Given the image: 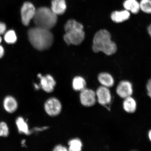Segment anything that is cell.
<instances>
[{"mask_svg":"<svg viewBox=\"0 0 151 151\" xmlns=\"http://www.w3.org/2000/svg\"><path fill=\"white\" fill-rule=\"evenodd\" d=\"M92 50L94 52H101L106 55L111 56L116 53L117 50L116 43L111 39L109 32L106 29H101L94 35Z\"/></svg>","mask_w":151,"mask_h":151,"instance_id":"cell-1","label":"cell"},{"mask_svg":"<svg viewBox=\"0 0 151 151\" xmlns=\"http://www.w3.org/2000/svg\"><path fill=\"white\" fill-rule=\"evenodd\" d=\"M28 35L32 46L39 50L50 48L53 42V36L50 30L37 26L30 28Z\"/></svg>","mask_w":151,"mask_h":151,"instance_id":"cell-2","label":"cell"},{"mask_svg":"<svg viewBox=\"0 0 151 151\" xmlns=\"http://www.w3.org/2000/svg\"><path fill=\"white\" fill-rule=\"evenodd\" d=\"M64 40L68 45H79L84 40L85 33L82 24L74 20H70L65 24Z\"/></svg>","mask_w":151,"mask_h":151,"instance_id":"cell-3","label":"cell"},{"mask_svg":"<svg viewBox=\"0 0 151 151\" xmlns=\"http://www.w3.org/2000/svg\"><path fill=\"white\" fill-rule=\"evenodd\" d=\"M57 19L51 9L42 7L36 9L33 20L36 26L50 30L55 25Z\"/></svg>","mask_w":151,"mask_h":151,"instance_id":"cell-4","label":"cell"},{"mask_svg":"<svg viewBox=\"0 0 151 151\" xmlns=\"http://www.w3.org/2000/svg\"><path fill=\"white\" fill-rule=\"evenodd\" d=\"M36 10L35 6L31 2H24L21 9V15L22 23L24 25H29L30 21L33 19Z\"/></svg>","mask_w":151,"mask_h":151,"instance_id":"cell-5","label":"cell"},{"mask_svg":"<svg viewBox=\"0 0 151 151\" xmlns=\"http://www.w3.org/2000/svg\"><path fill=\"white\" fill-rule=\"evenodd\" d=\"M44 108L45 111L49 116H58L61 113L62 105L59 100L56 98L52 97L46 101Z\"/></svg>","mask_w":151,"mask_h":151,"instance_id":"cell-6","label":"cell"},{"mask_svg":"<svg viewBox=\"0 0 151 151\" xmlns=\"http://www.w3.org/2000/svg\"><path fill=\"white\" fill-rule=\"evenodd\" d=\"M96 93L97 100L101 105L107 106L112 102V94L109 88L101 86L97 88Z\"/></svg>","mask_w":151,"mask_h":151,"instance_id":"cell-7","label":"cell"},{"mask_svg":"<svg viewBox=\"0 0 151 151\" xmlns=\"http://www.w3.org/2000/svg\"><path fill=\"white\" fill-rule=\"evenodd\" d=\"M80 100L81 104L84 106H93L97 101L96 92L89 88H84L81 91Z\"/></svg>","mask_w":151,"mask_h":151,"instance_id":"cell-8","label":"cell"},{"mask_svg":"<svg viewBox=\"0 0 151 151\" xmlns=\"http://www.w3.org/2000/svg\"><path fill=\"white\" fill-rule=\"evenodd\" d=\"M116 92L119 97L122 99L131 96L133 93V84L129 81H121L116 86Z\"/></svg>","mask_w":151,"mask_h":151,"instance_id":"cell-9","label":"cell"},{"mask_svg":"<svg viewBox=\"0 0 151 151\" xmlns=\"http://www.w3.org/2000/svg\"><path fill=\"white\" fill-rule=\"evenodd\" d=\"M37 76L40 79L41 88L45 92L47 93H51L53 91L56 83L51 75H47L42 76L41 74H39Z\"/></svg>","mask_w":151,"mask_h":151,"instance_id":"cell-10","label":"cell"},{"mask_svg":"<svg viewBox=\"0 0 151 151\" xmlns=\"http://www.w3.org/2000/svg\"><path fill=\"white\" fill-rule=\"evenodd\" d=\"M130 16V12L124 9L113 11L111 14L110 18L111 20L114 23H121L129 19Z\"/></svg>","mask_w":151,"mask_h":151,"instance_id":"cell-11","label":"cell"},{"mask_svg":"<svg viewBox=\"0 0 151 151\" xmlns=\"http://www.w3.org/2000/svg\"><path fill=\"white\" fill-rule=\"evenodd\" d=\"M98 80L101 86L111 88L114 86L115 81L112 75L110 73L103 72L98 76Z\"/></svg>","mask_w":151,"mask_h":151,"instance_id":"cell-12","label":"cell"},{"mask_svg":"<svg viewBox=\"0 0 151 151\" xmlns=\"http://www.w3.org/2000/svg\"><path fill=\"white\" fill-rule=\"evenodd\" d=\"M122 107L126 112L132 114L135 112L137 109V104L136 101L132 96L124 99Z\"/></svg>","mask_w":151,"mask_h":151,"instance_id":"cell-13","label":"cell"},{"mask_svg":"<svg viewBox=\"0 0 151 151\" xmlns=\"http://www.w3.org/2000/svg\"><path fill=\"white\" fill-rule=\"evenodd\" d=\"M66 9L67 5L65 0H52L51 9L56 15L63 14Z\"/></svg>","mask_w":151,"mask_h":151,"instance_id":"cell-14","label":"cell"},{"mask_svg":"<svg viewBox=\"0 0 151 151\" xmlns=\"http://www.w3.org/2000/svg\"><path fill=\"white\" fill-rule=\"evenodd\" d=\"M5 110L9 113H14L18 108V103L16 99L11 96H7L3 102Z\"/></svg>","mask_w":151,"mask_h":151,"instance_id":"cell-15","label":"cell"},{"mask_svg":"<svg viewBox=\"0 0 151 151\" xmlns=\"http://www.w3.org/2000/svg\"><path fill=\"white\" fill-rule=\"evenodd\" d=\"M126 10L134 14H137L140 10L139 3L137 0H126L123 3Z\"/></svg>","mask_w":151,"mask_h":151,"instance_id":"cell-16","label":"cell"},{"mask_svg":"<svg viewBox=\"0 0 151 151\" xmlns=\"http://www.w3.org/2000/svg\"><path fill=\"white\" fill-rule=\"evenodd\" d=\"M16 124L19 132L20 133H23L26 135H29L31 133L28 128V126L24 119L22 117H19L17 119Z\"/></svg>","mask_w":151,"mask_h":151,"instance_id":"cell-17","label":"cell"},{"mask_svg":"<svg viewBox=\"0 0 151 151\" xmlns=\"http://www.w3.org/2000/svg\"><path fill=\"white\" fill-rule=\"evenodd\" d=\"M73 88L76 91H81L86 88V80L81 76H76L73 81Z\"/></svg>","mask_w":151,"mask_h":151,"instance_id":"cell-18","label":"cell"},{"mask_svg":"<svg viewBox=\"0 0 151 151\" xmlns=\"http://www.w3.org/2000/svg\"><path fill=\"white\" fill-rule=\"evenodd\" d=\"M69 150L70 151H80L82 150L83 146L82 141L78 138L73 139L68 142Z\"/></svg>","mask_w":151,"mask_h":151,"instance_id":"cell-19","label":"cell"},{"mask_svg":"<svg viewBox=\"0 0 151 151\" xmlns=\"http://www.w3.org/2000/svg\"><path fill=\"white\" fill-rule=\"evenodd\" d=\"M17 35L14 30H9L4 33V39L6 42L9 44H14L17 41Z\"/></svg>","mask_w":151,"mask_h":151,"instance_id":"cell-20","label":"cell"},{"mask_svg":"<svg viewBox=\"0 0 151 151\" xmlns=\"http://www.w3.org/2000/svg\"><path fill=\"white\" fill-rule=\"evenodd\" d=\"M139 3L142 11L147 14H151V0H141Z\"/></svg>","mask_w":151,"mask_h":151,"instance_id":"cell-21","label":"cell"},{"mask_svg":"<svg viewBox=\"0 0 151 151\" xmlns=\"http://www.w3.org/2000/svg\"><path fill=\"white\" fill-rule=\"evenodd\" d=\"M9 134V129L8 126L5 122H0V137H7Z\"/></svg>","mask_w":151,"mask_h":151,"instance_id":"cell-22","label":"cell"},{"mask_svg":"<svg viewBox=\"0 0 151 151\" xmlns=\"http://www.w3.org/2000/svg\"><path fill=\"white\" fill-rule=\"evenodd\" d=\"M146 88L147 95L151 99V78L149 79L147 83Z\"/></svg>","mask_w":151,"mask_h":151,"instance_id":"cell-23","label":"cell"},{"mask_svg":"<svg viewBox=\"0 0 151 151\" xmlns=\"http://www.w3.org/2000/svg\"><path fill=\"white\" fill-rule=\"evenodd\" d=\"M6 29V26L3 22H0V35L5 33Z\"/></svg>","mask_w":151,"mask_h":151,"instance_id":"cell-24","label":"cell"},{"mask_svg":"<svg viewBox=\"0 0 151 151\" xmlns=\"http://www.w3.org/2000/svg\"><path fill=\"white\" fill-rule=\"evenodd\" d=\"M53 150L54 151H67L68 150L65 147L59 145H57Z\"/></svg>","mask_w":151,"mask_h":151,"instance_id":"cell-25","label":"cell"},{"mask_svg":"<svg viewBox=\"0 0 151 151\" xmlns=\"http://www.w3.org/2000/svg\"><path fill=\"white\" fill-rule=\"evenodd\" d=\"M4 50L3 47L0 45V59L3 58L4 54Z\"/></svg>","mask_w":151,"mask_h":151,"instance_id":"cell-26","label":"cell"},{"mask_svg":"<svg viewBox=\"0 0 151 151\" xmlns=\"http://www.w3.org/2000/svg\"><path fill=\"white\" fill-rule=\"evenodd\" d=\"M147 32H148L149 35L151 37V24L149 25L147 28Z\"/></svg>","mask_w":151,"mask_h":151,"instance_id":"cell-27","label":"cell"},{"mask_svg":"<svg viewBox=\"0 0 151 151\" xmlns=\"http://www.w3.org/2000/svg\"><path fill=\"white\" fill-rule=\"evenodd\" d=\"M148 137L149 139H150V140L151 142V129L148 132Z\"/></svg>","mask_w":151,"mask_h":151,"instance_id":"cell-28","label":"cell"},{"mask_svg":"<svg viewBox=\"0 0 151 151\" xmlns=\"http://www.w3.org/2000/svg\"><path fill=\"white\" fill-rule=\"evenodd\" d=\"M2 41V38L1 37V35H0V43H1Z\"/></svg>","mask_w":151,"mask_h":151,"instance_id":"cell-29","label":"cell"}]
</instances>
